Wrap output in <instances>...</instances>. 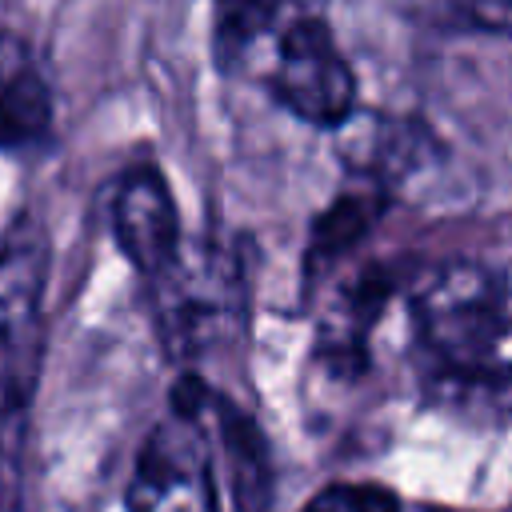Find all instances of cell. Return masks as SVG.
<instances>
[{"label": "cell", "instance_id": "cell-7", "mask_svg": "<svg viewBox=\"0 0 512 512\" xmlns=\"http://www.w3.org/2000/svg\"><path fill=\"white\" fill-rule=\"evenodd\" d=\"M336 156L344 160L352 180L392 196L404 180H412L440 156V144L432 128L412 116L352 112L336 128Z\"/></svg>", "mask_w": 512, "mask_h": 512}, {"label": "cell", "instance_id": "cell-6", "mask_svg": "<svg viewBox=\"0 0 512 512\" xmlns=\"http://www.w3.org/2000/svg\"><path fill=\"white\" fill-rule=\"evenodd\" d=\"M172 412L212 416L236 512H272V504H276V464H272V448H268L264 428L240 404H232L228 396L212 392L208 384H200L192 376H184L172 388Z\"/></svg>", "mask_w": 512, "mask_h": 512}, {"label": "cell", "instance_id": "cell-3", "mask_svg": "<svg viewBox=\"0 0 512 512\" xmlns=\"http://www.w3.org/2000/svg\"><path fill=\"white\" fill-rule=\"evenodd\" d=\"M256 76L292 116L316 128H340L356 112V76L312 8L280 24Z\"/></svg>", "mask_w": 512, "mask_h": 512}, {"label": "cell", "instance_id": "cell-12", "mask_svg": "<svg viewBox=\"0 0 512 512\" xmlns=\"http://www.w3.org/2000/svg\"><path fill=\"white\" fill-rule=\"evenodd\" d=\"M24 456H28V408L0 404V504L24 512Z\"/></svg>", "mask_w": 512, "mask_h": 512}, {"label": "cell", "instance_id": "cell-9", "mask_svg": "<svg viewBox=\"0 0 512 512\" xmlns=\"http://www.w3.org/2000/svg\"><path fill=\"white\" fill-rule=\"evenodd\" d=\"M400 280L404 276L392 264H364L332 288L316 324V360L332 376H360L368 368V336Z\"/></svg>", "mask_w": 512, "mask_h": 512}, {"label": "cell", "instance_id": "cell-10", "mask_svg": "<svg viewBox=\"0 0 512 512\" xmlns=\"http://www.w3.org/2000/svg\"><path fill=\"white\" fill-rule=\"evenodd\" d=\"M52 128V88L28 44L0 28V148H32Z\"/></svg>", "mask_w": 512, "mask_h": 512}, {"label": "cell", "instance_id": "cell-5", "mask_svg": "<svg viewBox=\"0 0 512 512\" xmlns=\"http://www.w3.org/2000/svg\"><path fill=\"white\" fill-rule=\"evenodd\" d=\"M124 504L128 512H220L208 460V428L200 416L172 412L148 432Z\"/></svg>", "mask_w": 512, "mask_h": 512}, {"label": "cell", "instance_id": "cell-11", "mask_svg": "<svg viewBox=\"0 0 512 512\" xmlns=\"http://www.w3.org/2000/svg\"><path fill=\"white\" fill-rule=\"evenodd\" d=\"M388 208V192L372 188V184H360L344 196H336L316 220H312V236H308V248H304V280L316 284V276L348 248H356L372 224L380 220V212Z\"/></svg>", "mask_w": 512, "mask_h": 512}, {"label": "cell", "instance_id": "cell-4", "mask_svg": "<svg viewBox=\"0 0 512 512\" xmlns=\"http://www.w3.org/2000/svg\"><path fill=\"white\" fill-rule=\"evenodd\" d=\"M48 240L20 220L0 244V404L28 408L44 372Z\"/></svg>", "mask_w": 512, "mask_h": 512}, {"label": "cell", "instance_id": "cell-14", "mask_svg": "<svg viewBox=\"0 0 512 512\" xmlns=\"http://www.w3.org/2000/svg\"><path fill=\"white\" fill-rule=\"evenodd\" d=\"M460 16L484 32L512 36V0H456Z\"/></svg>", "mask_w": 512, "mask_h": 512}, {"label": "cell", "instance_id": "cell-8", "mask_svg": "<svg viewBox=\"0 0 512 512\" xmlns=\"http://www.w3.org/2000/svg\"><path fill=\"white\" fill-rule=\"evenodd\" d=\"M112 232H116L120 252L144 280L164 276L180 260V252H184L180 212L168 192V180L152 164H136L116 180Z\"/></svg>", "mask_w": 512, "mask_h": 512}, {"label": "cell", "instance_id": "cell-1", "mask_svg": "<svg viewBox=\"0 0 512 512\" xmlns=\"http://www.w3.org/2000/svg\"><path fill=\"white\" fill-rule=\"evenodd\" d=\"M424 384L464 412L512 416V288L476 260L436 264L412 292Z\"/></svg>", "mask_w": 512, "mask_h": 512}, {"label": "cell", "instance_id": "cell-13", "mask_svg": "<svg viewBox=\"0 0 512 512\" xmlns=\"http://www.w3.org/2000/svg\"><path fill=\"white\" fill-rule=\"evenodd\" d=\"M300 512H400V500L384 484H328Z\"/></svg>", "mask_w": 512, "mask_h": 512}, {"label": "cell", "instance_id": "cell-2", "mask_svg": "<svg viewBox=\"0 0 512 512\" xmlns=\"http://www.w3.org/2000/svg\"><path fill=\"white\" fill-rule=\"evenodd\" d=\"M152 284V316L156 332L172 360H188L220 344L236 332L244 312V280L236 256L196 244L184 248L180 260L148 280Z\"/></svg>", "mask_w": 512, "mask_h": 512}]
</instances>
